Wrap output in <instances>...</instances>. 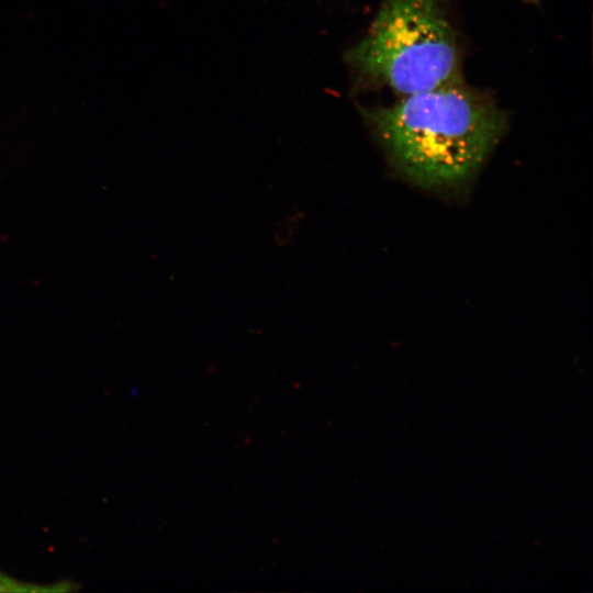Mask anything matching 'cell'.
I'll list each match as a JSON object with an SVG mask.
<instances>
[{
    "label": "cell",
    "mask_w": 593,
    "mask_h": 593,
    "mask_svg": "<svg viewBox=\"0 0 593 593\" xmlns=\"http://www.w3.org/2000/svg\"><path fill=\"white\" fill-rule=\"evenodd\" d=\"M528 1H534V0H528Z\"/></svg>",
    "instance_id": "obj_4"
},
{
    "label": "cell",
    "mask_w": 593,
    "mask_h": 593,
    "mask_svg": "<svg viewBox=\"0 0 593 593\" xmlns=\"http://www.w3.org/2000/svg\"><path fill=\"white\" fill-rule=\"evenodd\" d=\"M41 590L51 591L53 589L48 586L42 589L40 586L23 584V583L16 582L15 580L7 575L0 574V591H41Z\"/></svg>",
    "instance_id": "obj_3"
},
{
    "label": "cell",
    "mask_w": 593,
    "mask_h": 593,
    "mask_svg": "<svg viewBox=\"0 0 593 593\" xmlns=\"http://www.w3.org/2000/svg\"><path fill=\"white\" fill-rule=\"evenodd\" d=\"M347 59L360 79L403 97L457 79L456 40L440 0H385Z\"/></svg>",
    "instance_id": "obj_2"
},
{
    "label": "cell",
    "mask_w": 593,
    "mask_h": 593,
    "mask_svg": "<svg viewBox=\"0 0 593 593\" xmlns=\"http://www.w3.org/2000/svg\"><path fill=\"white\" fill-rule=\"evenodd\" d=\"M366 115L401 174L430 190L466 184L504 126L500 112L458 78Z\"/></svg>",
    "instance_id": "obj_1"
}]
</instances>
